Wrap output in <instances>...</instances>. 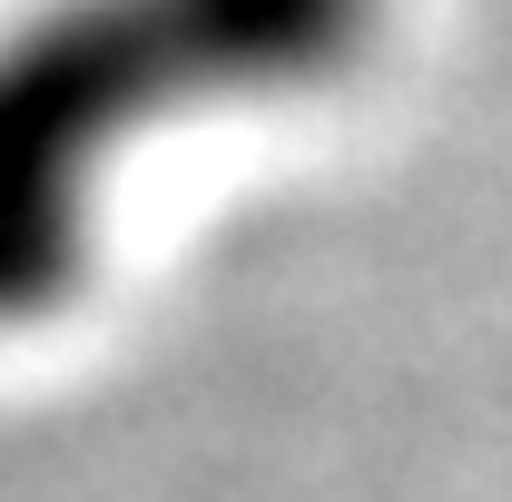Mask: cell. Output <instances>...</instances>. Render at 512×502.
<instances>
[{"mask_svg":"<svg viewBox=\"0 0 512 502\" xmlns=\"http://www.w3.org/2000/svg\"><path fill=\"white\" fill-rule=\"evenodd\" d=\"M375 40L384 0H30L0 30V335L89 286L119 158L188 119L325 99Z\"/></svg>","mask_w":512,"mask_h":502,"instance_id":"6da1fadb","label":"cell"}]
</instances>
